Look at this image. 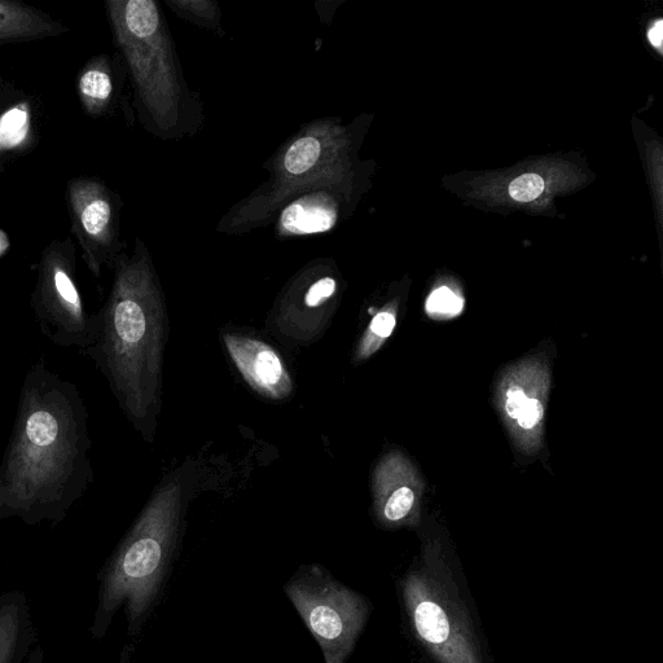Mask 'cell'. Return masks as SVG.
Returning <instances> with one entry per match:
<instances>
[{
    "mask_svg": "<svg viewBox=\"0 0 663 663\" xmlns=\"http://www.w3.org/2000/svg\"><path fill=\"white\" fill-rule=\"evenodd\" d=\"M90 450L85 399L45 359L35 360L0 464V520H61L94 481Z\"/></svg>",
    "mask_w": 663,
    "mask_h": 663,
    "instance_id": "6da1fadb",
    "label": "cell"
},
{
    "mask_svg": "<svg viewBox=\"0 0 663 663\" xmlns=\"http://www.w3.org/2000/svg\"><path fill=\"white\" fill-rule=\"evenodd\" d=\"M98 318V337L85 355L107 379L127 419L149 438L160 403L165 313L142 258L118 263Z\"/></svg>",
    "mask_w": 663,
    "mask_h": 663,
    "instance_id": "7a4b0ae2",
    "label": "cell"
},
{
    "mask_svg": "<svg viewBox=\"0 0 663 663\" xmlns=\"http://www.w3.org/2000/svg\"><path fill=\"white\" fill-rule=\"evenodd\" d=\"M403 596L416 638L439 663H485L454 575L416 570L406 575Z\"/></svg>",
    "mask_w": 663,
    "mask_h": 663,
    "instance_id": "3957f363",
    "label": "cell"
},
{
    "mask_svg": "<svg viewBox=\"0 0 663 663\" xmlns=\"http://www.w3.org/2000/svg\"><path fill=\"white\" fill-rule=\"evenodd\" d=\"M32 307L39 329L52 344L83 354L94 345L99 318L87 314L78 291L72 240L54 241L43 250Z\"/></svg>",
    "mask_w": 663,
    "mask_h": 663,
    "instance_id": "277c9868",
    "label": "cell"
},
{
    "mask_svg": "<svg viewBox=\"0 0 663 663\" xmlns=\"http://www.w3.org/2000/svg\"><path fill=\"white\" fill-rule=\"evenodd\" d=\"M182 498L183 490L178 481L162 485L139 517L122 550L117 569L118 587L129 592L134 605L140 609L151 599L168 564Z\"/></svg>",
    "mask_w": 663,
    "mask_h": 663,
    "instance_id": "5b68a950",
    "label": "cell"
},
{
    "mask_svg": "<svg viewBox=\"0 0 663 663\" xmlns=\"http://www.w3.org/2000/svg\"><path fill=\"white\" fill-rule=\"evenodd\" d=\"M285 592L318 641L326 663H344L366 623V601L316 570L294 579Z\"/></svg>",
    "mask_w": 663,
    "mask_h": 663,
    "instance_id": "8992f818",
    "label": "cell"
},
{
    "mask_svg": "<svg viewBox=\"0 0 663 663\" xmlns=\"http://www.w3.org/2000/svg\"><path fill=\"white\" fill-rule=\"evenodd\" d=\"M72 231L92 274L99 278L102 266L112 256L116 241V210L107 187L98 180L79 177L68 184Z\"/></svg>",
    "mask_w": 663,
    "mask_h": 663,
    "instance_id": "52a82bcc",
    "label": "cell"
},
{
    "mask_svg": "<svg viewBox=\"0 0 663 663\" xmlns=\"http://www.w3.org/2000/svg\"><path fill=\"white\" fill-rule=\"evenodd\" d=\"M228 354L250 388L263 397L285 399L293 392L291 375L270 345L239 335H226Z\"/></svg>",
    "mask_w": 663,
    "mask_h": 663,
    "instance_id": "ba28073f",
    "label": "cell"
},
{
    "mask_svg": "<svg viewBox=\"0 0 663 663\" xmlns=\"http://www.w3.org/2000/svg\"><path fill=\"white\" fill-rule=\"evenodd\" d=\"M67 30L59 21L33 7L0 0V43L57 37Z\"/></svg>",
    "mask_w": 663,
    "mask_h": 663,
    "instance_id": "9c48e42d",
    "label": "cell"
},
{
    "mask_svg": "<svg viewBox=\"0 0 663 663\" xmlns=\"http://www.w3.org/2000/svg\"><path fill=\"white\" fill-rule=\"evenodd\" d=\"M78 92L83 108L91 117L102 116L107 111L113 96V79L105 57H96L82 69Z\"/></svg>",
    "mask_w": 663,
    "mask_h": 663,
    "instance_id": "30bf717a",
    "label": "cell"
},
{
    "mask_svg": "<svg viewBox=\"0 0 663 663\" xmlns=\"http://www.w3.org/2000/svg\"><path fill=\"white\" fill-rule=\"evenodd\" d=\"M335 210L319 201H301L288 206L281 214V227L296 235L320 234L336 225Z\"/></svg>",
    "mask_w": 663,
    "mask_h": 663,
    "instance_id": "8fae6325",
    "label": "cell"
},
{
    "mask_svg": "<svg viewBox=\"0 0 663 663\" xmlns=\"http://www.w3.org/2000/svg\"><path fill=\"white\" fill-rule=\"evenodd\" d=\"M322 156V144L315 136H302L285 152L283 166L289 175L300 177L315 168Z\"/></svg>",
    "mask_w": 663,
    "mask_h": 663,
    "instance_id": "7c38bea8",
    "label": "cell"
},
{
    "mask_svg": "<svg viewBox=\"0 0 663 663\" xmlns=\"http://www.w3.org/2000/svg\"><path fill=\"white\" fill-rule=\"evenodd\" d=\"M29 130V112L25 107H16L0 118V151L19 146Z\"/></svg>",
    "mask_w": 663,
    "mask_h": 663,
    "instance_id": "4fadbf2b",
    "label": "cell"
},
{
    "mask_svg": "<svg viewBox=\"0 0 663 663\" xmlns=\"http://www.w3.org/2000/svg\"><path fill=\"white\" fill-rule=\"evenodd\" d=\"M395 324H397V320L390 311H381L377 314L372 319L370 329H368L366 336L363 337L362 344L359 346L358 357L367 358L375 353L380 348L381 342L392 336Z\"/></svg>",
    "mask_w": 663,
    "mask_h": 663,
    "instance_id": "5bb4252c",
    "label": "cell"
},
{
    "mask_svg": "<svg viewBox=\"0 0 663 663\" xmlns=\"http://www.w3.org/2000/svg\"><path fill=\"white\" fill-rule=\"evenodd\" d=\"M464 309L463 298L451 291L450 288L441 287L430 294L427 302V313L436 319H450L458 316Z\"/></svg>",
    "mask_w": 663,
    "mask_h": 663,
    "instance_id": "9a60e30c",
    "label": "cell"
},
{
    "mask_svg": "<svg viewBox=\"0 0 663 663\" xmlns=\"http://www.w3.org/2000/svg\"><path fill=\"white\" fill-rule=\"evenodd\" d=\"M415 503V494L410 487H399L384 506V517L390 522L402 521L410 513Z\"/></svg>",
    "mask_w": 663,
    "mask_h": 663,
    "instance_id": "2e32d148",
    "label": "cell"
},
{
    "mask_svg": "<svg viewBox=\"0 0 663 663\" xmlns=\"http://www.w3.org/2000/svg\"><path fill=\"white\" fill-rule=\"evenodd\" d=\"M544 191V182L542 177L537 174H525L513 180L509 186V195L522 203H529L538 199Z\"/></svg>",
    "mask_w": 663,
    "mask_h": 663,
    "instance_id": "e0dca14e",
    "label": "cell"
},
{
    "mask_svg": "<svg viewBox=\"0 0 663 663\" xmlns=\"http://www.w3.org/2000/svg\"><path fill=\"white\" fill-rule=\"evenodd\" d=\"M336 289L337 283L333 278H322L315 281L306 293L305 305L310 309L323 306L328 300H331Z\"/></svg>",
    "mask_w": 663,
    "mask_h": 663,
    "instance_id": "ac0fdd59",
    "label": "cell"
},
{
    "mask_svg": "<svg viewBox=\"0 0 663 663\" xmlns=\"http://www.w3.org/2000/svg\"><path fill=\"white\" fill-rule=\"evenodd\" d=\"M543 406L538 399L529 398L517 417L518 425L524 429L534 428L542 420Z\"/></svg>",
    "mask_w": 663,
    "mask_h": 663,
    "instance_id": "d6986e66",
    "label": "cell"
},
{
    "mask_svg": "<svg viewBox=\"0 0 663 663\" xmlns=\"http://www.w3.org/2000/svg\"><path fill=\"white\" fill-rule=\"evenodd\" d=\"M528 395L524 393V390L520 388H512L507 394V412L512 419H516L522 408H524L525 403L528 402Z\"/></svg>",
    "mask_w": 663,
    "mask_h": 663,
    "instance_id": "ffe728a7",
    "label": "cell"
},
{
    "mask_svg": "<svg viewBox=\"0 0 663 663\" xmlns=\"http://www.w3.org/2000/svg\"><path fill=\"white\" fill-rule=\"evenodd\" d=\"M649 41H651L653 46L660 47L663 38V23L662 21H657V24L653 26L651 32L648 34Z\"/></svg>",
    "mask_w": 663,
    "mask_h": 663,
    "instance_id": "44dd1931",
    "label": "cell"
},
{
    "mask_svg": "<svg viewBox=\"0 0 663 663\" xmlns=\"http://www.w3.org/2000/svg\"><path fill=\"white\" fill-rule=\"evenodd\" d=\"M10 247V240L4 232L0 231V256Z\"/></svg>",
    "mask_w": 663,
    "mask_h": 663,
    "instance_id": "7402d4cb",
    "label": "cell"
}]
</instances>
